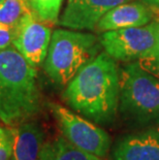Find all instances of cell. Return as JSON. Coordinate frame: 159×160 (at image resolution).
I'll return each mask as SVG.
<instances>
[{
	"label": "cell",
	"instance_id": "cell-11",
	"mask_svg": "<svg viewBox=\"0 0 159 160\" xmlns=\"http://www.w3.org/2000/svg\"><path fill=\"white\" fill-rule=\"evenodd\" d=\"M12 160H39L45 144L42 127L33 121H27L13 127Z\"/></svg>",
	"mask_w": 159,
	"mask_h": 160
},
{
	"label": "cell",
	"instance_id": "cell-17",
	"mask_svg": "<svg viewBox=\"0 0 159 160\" xmlns=\"http://www.w3.org/2000/svg\"><path fill=\"white\" fill-rule=\"evenodd\" d=\"M15 31L16 29L0 24V50H4L9 47H12Z\"/></svg>",
	"mask_w": 159,
	"mask_h": 160
},
{
	"label": "cell",
	"instance_id": "cell-3",
	"mask_svg": "<svg viewBox=\"0 0 159 160\" xmlns=\"http://www.w3.org/2000/svg\"><path fill=\"white\" fill-rule=\"evenodd\" d=\"M100 40L91 33L57 29L52 33L43 69L54 83L66 86L83 66L99 54Z\"/></svg>",
	"mask_w": 159,
	"mask_h": 160
},
{
	"label": "cell",
	"instance_id": "cell-18",
	"mask_svg": "<svg viewBox=\"0 0 159 160\" xmlns=\"http://www.w3.org/2000/svg\"><path fill=\"white\" fill-rule=\"evenodd\" d=\"M150 5H154V6H156V8H159V0H152Z\"/></svg>",
	"mask_w": 159,
	"mask_h": 160
},
{
	"label": "cell",
	"instance_id": "cell-14",
	"mask_svg": "<svg viewBox=\"0 0 159 160\" xmlns=\"http://www.w3.org/2000/svg\"><path fill=\"white\" fill-rule=\"evenodd\" d=\"M33 15L46 24H56L63 0H24Z\"/></svg>",
	"mask_w": 159,
	"mask_h": 160
},
{
	"label": "cell",
	"instance_id": "cell-21",
	"mask_svg": "<svg viewBox=\"0 0 159 160\" xmlns=\"http://www.w3.org/2000/svg\"><path fill=\"white\" fill-rule=\"evenodd\" d=\"M3 1V0H0V2H2Z\"/></svg>",
	"mask_w": 159,
	"mask_h": 160
},
{
	"label": "cell",
	"instance_id": "cell-16",
	"mask_svg": "<svg viewBox=\"0 0 159 160\" xmlns=\"http://www.w3.org/2000/svg\"><path fill=\"white\" fill-rule=\"evenodd\" d=\"M13 152V131L5 129L0 134V160H12Z\"/></svg>",
	"mask_w": 159,
	"mask_h": 160
},
{
	"label": "cell",
	"instance_id": "cell-10",
	"mask_svg": "<svg viewBox=\"0 0 159 160\" xmlns=\"http://www.w3.org/2000/svg\"><path fill=\"white\" fill-rule=\"evenodd\" d=\"M153 19V12L142 2H124L112 8L98 22L95 30L106 32L128 27H138L149 24Z\"/></svg>",
	"mask_w": 159,
	"mask_h": 160
},
{
	"label": "cell",
	"instance_id": "cell-2",
	"mask_svg": "<svg viewBox=\"0 0 159 160\" xmlns=\"http://www.w3.org/2000/svg\"><path fill=\"white\" fill-rule=\"evenodd\" d=\"M40 108L36 68L13 47L0 50V120L17 127L38 114Z\"/></svg>",
	"mask_w": 159,
	"mask_h": 160
},
{
	"label": "cell",
	"instance_id": "cell-20",
	"mask_svg": "<svg viewBox=\"0 0 159 160\" xmlns=\"http://www.w3.org/2000/svg\"><path fill=\"white\" fill-rule=\"evenodd\" d=\"M2 130H3V128H1V127H0V134H1V132H2Z\"/></svg>",
	"mask_w": 159,
	"mask_h": 160
},
{
	"label": "cell",
	"instance_id": "cell-1",
	"mask_svg": "<svg viewBox=\"0 0 159 160\" xmlns=\"http://www.w3.org/2000/svg\"><path fill=\"white\" fill-rule=\"evenodd\" d=\"M120 97V71L116 60L99 53L83 66L63 92L64 101L98 124H109L116 117Z\"/></svg>",
	"mask_w": 159,
	"mask_h": 160
},
{
	"label": "cell",
	"instance_id": "cell-19",
	"mask_svg": "<svg viewBox=\"0 0 159 160\" xmlns=\"http://www.w3.org/2000/svg\"><path fill=\"white\" fill-rule=\"evenodd\" d=\"M145 2H147L148 4H151V2H152V0H144Z\"/></svg>",
	"mask_w": 159,
	"mask_h": 160
},
{
	"label": "cell",
	"instance_id": "cell-13",
	"mask_svg": "<svg viewBox=\"0 0 159 160\" xmlns=\"http://www.w3.org/2000/svg\"><path fill=\"white\" fill-rule=\"evenodd\" d=\"M29 12L24 0H3L0 2V24L16 29Z\"/></svg>",
	"mask_w": 159,
	"mask_h": 160
},
{
	"label": "cell",
	"instance_id": "cell-5",
	"mask_svg": "<svg viewBox=\"0 0 159 160\" xmlns=\"http://www.w3.org/2000/svg\"><path fill=\"white\" fill-rule=\"evenodd\" d=\"M48 107L62 135L70 144L99 158L107 157L111 147L107 131L59 103L49 102Z\"/></svg>",
	"mask_w": 159,
	"mask_h": 160
},
{
	"label": "cell",
	"instance_id": "cell-15",
	"mask_svg": "<svg viewBox=\"0 0 159 160\" xmlns=\"http://www.w3.org/2000/svg\"><path fill=\"white\" fill-rule=\"evenodd\" d=\"M157 22V42L154 50L145 59L138 61L140 65L159 79V19Z\"/></svg>",
	"mask_w": 159,
	"mask_h": 160
},
{
	"label": "cell",
	"instance_id": "cell-4",
	"mask_svg": "<svg viewBox=\"0 0 159 160\" xmlns=\"http://www.w3.org/2000/svg\"><path fill=\"white\" fill-rule=\"evenodd\" d=\"M119 110L135 123H159V79L138 62H131L120 71Z\"/></svg>",
	"mask_w": 159,
	"mask_h": 160
},
{
	"label": "cell",
	"instance_id": "cell-6",
	"mask_svg": "<svg viewBox=\"0 0 159 160\" xmlns=\"http://www.w3.org/2000/svg\"><path fill=\"white\" fill-rule=\"evenodd\" d=\"M99 40L104 52L113 59L138 62L150 55L156 46L157 22L102 32Z\"/></svg>",
	"mask_w": 159,
	"mask_h": 160
},
{
	"label": "cell",
	"instance_id": "cell-9",
	"mask_svg": "<svg viewBox=\"0 0 159 160\" xmlns=\"http://www.w3.org/2000/svg\"><path fill=\"white\" fill-rule=\"evenodd\" d=\"M113 160H159V126L122 138L114 148Z\"/></svg>",
	"mask_w": 159,
	"mask_h": 160
},
{
	"label": "cell",
	"instance_id": "cell-7",
	"mask_svg": "<svg viewBox=\"0 0 159 160\" xmlns=\"http://www.w3.org/2000/svg\"><path fill=\"white\" fill-rule=\"evenodd\" d=\"M52 33L49 24L29 12L16 28L12 47L36 68L45 62Z\"/></svg>",
	"mask_w": 159,
	"mask_h": 160
},
{
	"label": "cell",
	"instance_id": "cell-8",
	"mask_svg": "<svg viewBox=\"0 0 159 160\" xmlns=\"http://www.w3.org/2000/svg\"><path fill=\"white\" fill-rule=\"evenodd\" d=\"M128 0H68L58 24L73 30H94L112 8Z\"/></svg>",
	"mask_w": 159,
	"mask_h": 160
},
{
	"label": "cell",
	"instance_id": "cell-22",
	"mask_svg": "<svg viewBox=\"0 0 159 160\" xmlns=\"http://www.w3.org/2000/svg\"></svg>",
	"mask_w": 159,
	"mask_h": 160
},
{
	"label": "cell",
	"instance_id": "cell-12",
	"mask_svg": "<svg viewBox=\"0 0 159 160\" xmlns=\"http://www.w3.org/2000/svg\"><path fill=\"white\" fill-rule=\"evenodd\" d=\"M39 160H103L83 151L67 141L62 135L45 142Z\"/></svg>",
	"mask_w": 159,
	"mask_h": 160
}]
</instances>
